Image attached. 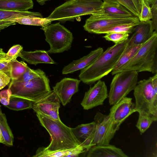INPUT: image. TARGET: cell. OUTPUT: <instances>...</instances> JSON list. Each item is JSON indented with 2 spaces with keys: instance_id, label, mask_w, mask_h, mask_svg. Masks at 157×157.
I'll return each instance as SVG.
<instances>
[{
  "instance_id": "cell-26",
  "label": "cell",
  "mask_w": 157,
  "mask_h": 157,
  "mask_svg": "<svg viewBox=\"0 0 157 157\" xmlns=\"http://www.w3.org/2000/svg\"><path fill=\"white\" fill-rule=\"evenodd\" d=\"M103 2L120 4L130 11L135 16L139 17L142 7L141 0H103Z\"/></svg>"
},
{
  "instance_id": "cell-24",
  "label": "cell",
  "mask_w": 157,
  "mask_h": 157,
  "mask_svg": "<svg viewBox=\"0 0 157 157\" xmlns=\"http://www.w3.org/2000/svg\"><path fill=\"white\" fill-rule=\"evenodd\" d=\"M0 128L3 139L2 144L8 146H12L14 136L8 124L5 114L0 109Z\"/></svg>"
},
{
  "instance_id": "cell-21",
  "label": "cell",
  "mask_w": 157,
  "mask_h": 157,
  "mask_svg": "<svg viewBox=\"0 0 157 157\" xmlns=\"http://www.w3.org/2000/svg\"><path fill=\"white\" fill-rule=\"evenodd\" d=\"M48 54L47 51L44 50L26 51L23 50L19 57L23 61L35 65L41 63L55 64L56 62Z\"/></svg>"
},
{
  "instance_id": "cell-10",
  "label": "cell",
  "mask_w": 157,
  "mask_h": 157,
  "mask_svg": "<svg viewBox=\"0 0 157 157\" xmlns=\"http://www.w3.org/2000/svg\"><path fill=\"white\" fill-rule=\"evenodd\" d=\"M140 22L135 16L128 17L109 18H99L91 14L86 21L83 26L84 29L90 33L97 34L100 31L117 25Z\"/></svg>"
},
{
  "instance_id": "cell-6",
  "label": "cell",
  "mask_w": 157,
  "mask_h": 157,
  "mask_svg": "<svg viewBox=\"0 0 157 157\" xmlns=\"http://www.w3.org/2000/svg\"><path fill=\"white\" fill-rule=\"evenodd\" d=\"M49 80L44 74L29 82H22L12 80L9 86L11 97L19 98L33 102L41 99L51 90Z\"/></svg>"
},
{
  "instance_id": "cell-20",
  "label": "cell",
  "mask_w": 157,
  "mask_h": 157,
  "mask_svg": "<svg viewBox=\"0 0 157 157\" xmlns=\"http://www.w3.org/2000/svg\"><path fill=\"white\" fill-rule=\"evenodd\" d=\"M85 148L81 145L70 149L56 151H49L44 147L39 148L36 151L34 157H78L86 151Z\"/></svg>"
},
{
  "instance_id": "cell-44",
  "label": "cell",
  "mask_w": 157,
  "mask_h": 157,
  "mask_svg": "<svg viewBox=\"0 0 157 157\" xmlns=\"http://www.w3.org/2000/svg\"><path fill=\"white\" fill-rule=\"evenodd\" d=\"M1 109V106L0 105V109Z\"/></svg>"
},
{
  "instance_id": "cell-15",
  "label": "cell",
  "mask_w": 157,
  "mask_h": 157,
  "mask_svg": "<svg viewBox=\"0 0 157 157\" xmlns=\"http://www.w3.org/2000/svg\"><path fill=\"white\" fill-rule=\"evenodd\" d=\"M91 15L99 18H123L134 16L120 4L104 2L101 9Z\"/></svg>"
},
{
  "instance_id": "cell-31",
  "label": "cell",
  "mask_w": 157,
  "mask_h": 157,
  "mask_svg": "<svg viewBox=\"0 0 157 157\" xmlns=\"http://www.w3.org/2000/svg\"><path fill=\"white\" fill-rule=\"evenodd\" d=\"M129 36V34L127 33L112 32L106 33L103 37L106 40L117 44L127 40Z\"/></svg>"
},
{
  "instance_id": "cell-13",
  "label": "cell",
  "mask_w": 157,
  "mask_h": 157,
  "mask_svg": "<svg viewBox=\"0 0 157 157\" xmlns=\"http://www.w3.org/2000/svg\"><path fill=\"white\" fill-rule=\"evenodd\" d=\"M108 97L106 85L104 81L99 80L85 93L81 104L84 109L89 110L103 105Z\"/></svg>"
},
{
  "instance_id": "cell-23",
  "label": "cell",
  "mask_w": 157,
  "mask_h": 157,
  "mask_svg": "<svg viewBox=\"0 0 157 157\" xmlns=\"http://www.w3.org/2000/svg\"><path fill=\"white\" fill-rule=\"evenodd\" d=\"M142 44L130 46L126 44L121 56L111 72L112 75L118 73L121 69L131 60Z\"/></svg>"
},
{
  "instance_id": "cell-39",
  "label": "cell",
  "mask_w": 157,
  "mask_h": 157,
  "mask_svg": "<svg viewBox=\"0 0 157 157\" xmlns=\"http://www.w3.org/2000/svg\"><path fill=\"white\" fill-rule=\"evenodd\" d=\"M16 23V22L10 20L0 21V32L2 30Z\"/></svg>"
},
{
  "instance_id": "cell-22",
  "label": "cell",
  "mask_w": 157,
  "mask_h": 157,
  "mask_svg": "<svg viewBox=\"0 0 157 157\" xmlns=\"http://www.w3.org/2000/svg\"><path fill=\"white\" fill-rule=\"evenodd\" d=\"M32 0H0V10L28 11L33 8Z\"/></svg>"
},
{
  "instance_id": "cell-34",
  "label": "cell",
  "mask_w": 157,
  "mask_h": 157,
  "mask_svg": "<svg viewBox=\"0 0 157 157\" xmlns=\"http://www.w3.org/2000/svg\"><path fill=\"white\" fill-rule=\"evenodd\" d=\"M23 50V47L20 44L13 45L6 53V59L10 62L16 59Z\"/></svg>"
},
{
  "instance_id": "cell-4",
  "label": "cell",
  "mask_w": 157,
  "mask_h": 157,
  "mask_svg": "<svg viewBox=\"0 0 157 157\" xmlns=\"http://www.w3.org/2000/svg\"><path fill=\"white\" fill-rule=\"evenodd\" d=\"M103 3L101 0H69L56 8L47 18L61 22L72 21L96 12L101 9Z\"/></svg>"
},
{
  "instance_id": "cell-2",
  "label": "cell",
  "mask_w": 157,
  "mask_h": 157,
  "mask_svg": "<svg viewBox=\"0 0 157 157\" xmlns=\"http://www.w3.org/2000/svg\"><path fill=\"white\" fill-rule=\"evenodd\" d=\"M36 116L41 125L51 137L49 145L45 148L49 151L70 149L81 145L71 129L61 120H55L39 113Z\"/></svg>"
},
{
  "instance_id": "cell-19",
  "label": "cell",
  "mask_w": 157,
  "mask_h": 157,
  "mask_svg": "<svg viewBox=\"0 0 157 157\" xmlns=\"http://www.w3.org/2000/svg\"><path fill=\"white\" fill-rule=\"evenodd\" d=\"M87 157H127L120 148L110 144L107 145H95L88 151Z\"/></svg>"
},
{
  "instance_id": "cell-9",
  "label": "cell",
  "mask_w": 157,
  "mask_h": 157,
  "mask_svg": "<svg viewBox=\"0 0 157 157\" xmlns=\"http://www.w3.org/2000/svg\"><path fill=\"white\" fill-rule=\"evenodd\" d=\"M94 134L92 144L94 145H107L113 138L115 133L112 128L111 117L109 115H105L98 112L95 116Z\"/></svg>"
},
{
  "instance_id": "cell-17",
  "label": "cell",
  "mask_w": 157,
  "mask_h": 157,
  "mask_svg": "<svg viewBox=\"0 0 157 157\" xmlns=\"http://www.w3.org/2000/svg\"><path fill=\"white\" fill-rule=\"evenodd\" d=\"M95 123L92 122L78 125L71 130L76 139L81 145L84 147L88 151L94 146L92 143L94 139Z\"/></svg>"
},
{
  "instance_id": "cell-29",
  "label": "cell",
  "mask_w": 157,
  "mask_h": 157,
  "mask_svg": "<svg viewBox=\"0 0 157 157\" xmlns=\"http://www.w3.org/2000/svg\"><path fill=\"white\" fill-rule=\"evenodd\" d=\"M33 102L28 100L11 97L9 104L5 106L13 110L19 111L32 108Z\"/></svg>"
},
{
  "instance_id": "cell-3",
  "label": "cell",
  "mask_w": 157,
  "mask_h": 157,
  "mask_svg": "<svg viewBox=\"0 0 157 157\" xmlns=\"http://www.w3.org/2000/svg\"><path fill=\"white\" fill-rule=\"evenodd\" d=\"M134 90L135 107L139 114L157 120V73L140 80Z\"/></svg>"
},
{
  "instance_id": "cell-12",
  "label": "cell",
  "mask_w": 157,
  "mask_h": 157,
  "mask_svg": "<svg viewBox=\"0 0 157 157\" xmlns=\"http://www.w3.org/2000/svg\"><path fill=\"white\" fill-rule=\"evenodd\" d=\"M60 102L58 96L53 90H51L39 100L33 102L32 108L36 113L60 120L59 113Z\"/></svg>"
},
{
  "instance_id": "cell-41",
  "label": "cell",
  "mask_w": 157,
  "mask_h": 157,
  "mask_svg": "<svg viewBox=\"0 0 157 157\" xmlns=\"http://www.w3.org/2000/svg\"><path fill=\"white\" fill-rule=\"evenodd\" d=\"M3 142V139L2 135V132L0 128V143L2 144Z\"/></svg>"
},
{
  "instance_id": "cell-14",
  "label": "cell",
  "mask_w": 157,
  "mask_h": 157,
  "mask_svg": "<svg viewBox=\"0 0 157 157\" xmlns=\"http://www.w3.org/2000/svg\"><path fill=\"white\" fill-rule=\"evenodd\" d=\"M80 82V79L76 78H64L53 87V90L63 106L66 105L72 96L78 92Z\"/></svg>"
},
{
  "instance_id": "cell-5",
  "label": "cell",
  "mask_w": 157,
  "mask_h": 157,
  "mask_svg": "<svg viewBox=\"0 0 157 157\" xmlns=\"http://www.w3.org/2000/svg\"><path fill=\"white\" fill-rule=\"evenodd\" d=\"M130 71L157 73V32L154 31L151 37L142 44L133 57L118 72Z\"/></svg>"
},
{
  "instance_id": "cell-30",
  "label": "cell",
  "mask_w": 157,
  "mask_h": 157,
  "mask_svg": "<svg viewBox=\"0 0 157 157\" xmlns=\"http://www.w3.org/2000/svg\"><path fill=\"white\" fill-rule=\"evenodd\" d=\"M140 22L120 25L105 29L99 31L97 34H106L112 32H124L129 34L132 33L134 27L139 24Z\"/></svg>"
},
{
  "instance_id": "cell-43",
  "label": "cell",
  "mask_w": 157,
  "mask_h": 157,
  "mask_svg": "<svg viewBox=\"0 0 157 157\" xmlns=\"http://www.w3.org/2000/svg\"><path fill=\"white\" fill-rule=\"evenodd\" d=\"M152 0H150V4L151 3V2H152Z\"/></svg>"
},
{
  "instance_id": "cell-38",
  "label": "cell",
  "mask_w": 157,
  "mask_h": 157,
  "mask_svg": "<svg viewBox=\"0 0 157 157\" xmlns=\"http://www.w3.org/2000/svg\"><path fill=\"white\" fill-rule=\"evenodd\" d=\"M10 77L2 71H0V90L7 85L10 82Z\"/></svg>"
},
{
  "instance_id": "cell-33",
  "label": "cell",
  "mask_w": 157,
  "mask_h": 157,
  "mask_svg": "<svg viewBox=\"0 0 157 157\" xmlns=\"http://www.w3.org/2000/svg\"><path fill=\"white\" fill-rule=\"evenodd\" d=\"M153 121L149 117L139 114L136 126L140 133L143 134L149 128Z\"/></svg>"
},
{
  "instance_id": "cell-37",
  "label": "cell",
  "mask_w": 157,
  "mask_h": 157,
  "mask_svg": "<svg viewBox=\"0 0 157 157\" xmlns=\"http://www.w3.org/2000/svg\"><path fill=\"white\" fill-rule=\"evenodd\" d=\"M12 93L10 88L0 92V102L5 106L9 105Z\"/></svg>"
},
{
  "instance_id": "cell-35",
  "label": "cell",
  "mask_w": 157,
  "mask_h": 157,
  "mask_svg": "<svg viewBox=\"0 0 157 157\" xmlns=\"http://www.w3.org/2000/svg\"><path fill=\"white\" fill-rule=\"evenodd\" d=\"M6 53L3 49L0 48V71L10 76V63L6 58Z\"/></svg>"
},
{
  "instance_id": "cell-7",
  "label": "cell",
  "mask_w": 157,
  "mask_h": 157,
  "mask_svg": "<svg viewBox=\"0 0 157 157\" xmlns=\"http://www.w3.org/2000/svg\"><path fill=\"white\" fill-rule=\"evenodd\" d=\"M45 36V40L50 45L47 51L48 54L60 53L70 49L73 37L70 31L60 24V22L41 27Z\"/></svg>"
},
{
  "instance_id": "cell-32",
  "label": "cell",
  "mask_w": 157,
  "mask_h": 157,
  "mask_svg": "<svg viewBox=\"0 0 157 157\" xmlns=\"http://www.w3.org/2000/svg\"><path fill=\"white\" fill-rule=\"evenodd\" d=\"M142 2L141 9L138 18L141 22H146L152 18L151 10L148 2L142 0Z\"/></svg>"
},
{
  "instance_id": "cell-27",
  "label": "cell",
  "mask_w": 157,
  "mask_h": 157,
  "mask_svg": "<svg viewBox=\"0 0 157 157\" xmlns=\"http://www.w3.org/2000/svg\"><path fill=\"white\" fill-rule=\"evenodd\" d=\"M27 16L43 17L41 13L29 11H17L0 10V21L12 19Z\"/></svg>"
},
{
  "instance_id": "cell-42",
  "label": "cell",
  "mask_w": 157,
  "mask_h": 157,
  "mask_svg": "<svg viewBox=\"0 0 157 157\" xmlns=\"http://www.w3.org/2000/svg\"><path fill=\"white\" fill-rule=\"evenodd\" d=\"M141 0L142 1V0ZM144 0L148 2L150 4V0Z\"/></svg>"
},
{
  "instance_id": "cell-11",
  "label": "cell",
  "mask_w": 157,
  "mask_h": 157,
  "mask_svg": "<svg viewBox=\"0 0 157 157\" xmlns=\"http://www.w3.org/2000/svg\"><path fill=\"white\" fill-rule=\"evenodd\" d=\"M130 98L124 97L113 105L110 110L113 131L116 133L124 121L132 114L136 112L135 104Z\"/></svg>"
},
{
  "instance_id": "cell-36",
  "label": "cell",
  "mask_w": 157,
  "mask_h": 157,
  "mask_svg": "<svg viewBox=\"0 0 157 157\" xmlns=\"http://www.w3.org/2000/svg\"><path fill=\"white\" fill-rule=\"evenodd\" d=\"M150 6L152 15L151 20L154 31L157 32V0H153Z\"/></svg>"
},
{
  "instance_id": "cell-25",
  "label": "cell",
  "mask_w": 157,
  "mask_h": 157,
  "mask_svg": "<svg viewBox=\"0 0 157 157\" xmlns=\"http://www.w3.org/2000/svg\"><path fill=\"white\" fill-rule=\"evenodd\" d=\"M17 23L24 25L46 27L50 24L52 21L46 18L35 16H27L10 20Z\"/></svg>"
},
{
  "instance_id": "cell-16",
  "label": "cell",
  "mask_w": 157,
  "mask_h": 157,
  "mask_svg": "<svg viewBox=\"0 0 157 157\" xmlns=\"http://www.w3.org/2000/svg\"><path fill=\"white\" fill-rule=\"evenodd\" d=\"M154 31L151 21L140 22L134 27L132 35L127 40L128 46L142 44L152 36Z\"/></svg>"
},
{
  "instance_id": "cell-18",
  "label": "cell",
  "mask_w": 157,
  "mask_h": 157,
  "mask_svg": "<svg viewBox=\"0 0 157 157\" xmlns=\"http://www.w3.org/2000/svg\"><path fill=\"white\" fill-rule=\"evenodd\" d=\"M103 52L102 48L98 47L90 52L87 55L78 59L73 60L63 67L62 71V74L66 75L72 73L82 69L93 63Z\"/></svg>"
},
{
  "instance_id": "cell-28",
  "label": "cell",
  "mask_w": 157,
  "mask_h": 157,
  "mask_svg": "<svg viewBox=\"0 0 157 157\" xmlns=\"http://www.w3.org/2000/svg\"><path fill=\"white\" fill-rule=\"evenodd\" d=\"M28 66L24 61H19L17 59L10 63V77L12 80L19 78L26 71Z\"/></svg>"
},
{
  "instance_id": "cell-40",
  "label": "cell",
  "mask_w": 157,
  "mask_h": 157,
  "mask_svg": "<svg viewBox=\"0 0 157 157\" xmlns=\"http://www.w3.org/2000/svg\"><path fill=\"white\" fill-rule=\"evenodd\" d=\"M38 3L41 5H43L45 4L46 1L49 0H36Z\"/></svg>"
},
{
  "instance_id": "cell-8",
  "label": "cell",
  "mask_w": 157,
  "mask_h": 157,
  "mask_svg": "<svg viewBox=\"0 0 157 157\" xmlns=\"http://www.w3.org/2000/svg\"><path fill=\"white\" fill-rule=\"evenodd\" d=\"M138 72L136 71H121L114 75L111 82L108 98L113 105L133 90L138 82Z\"/></svg>"
},
{
  "instance_id": "cell-1",
  "label": "cell",
  "mask_w": 157,
  "mask_h": 157,
  "mask_svg": "<svg viewBox=\"0 0 157 157\" xmlns=\"http://www.w3.org/2000/svg\"><path fill=\"white\" fill-rule=\"evenodd\" d=\"M127 40L108 48L91 64L81 70L78 77L83 83L91 85L113 69L123 52Z\"/></svg>"
}]
</instances>
